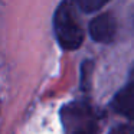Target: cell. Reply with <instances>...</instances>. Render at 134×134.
Returning a JSON list of instances; mask_svg holds the SVG:
<instances>
[{
    "label": "cell",
    "instance_id": "1",
    "mask_svg": "<svg viewBox=\"0 0 134 134\" xmlns=\"http://www.w3.org/2000/svg\"><path fill=\"white\" fill-rule=\"evenodd\" d=\"M53 27L58 42L64 49L74 51L81 46L84 30L76 16L75 0H62L53 18Z\"/></svg>",
    "mask_w": 134,
    "mask_h": 134
},
{
    "label": "cell",
    "instance_id": "2",
    "mask_svg": "<svg viewBox=\"0 0 134 134\" xmlns=\"http://www.w3.org/2000/svg\"><path fill=\"white\" fill-rule=\"evenodd\" d=\"M62 120L66 134H98L95 118L90 108L81 104H72L62 111Z\"/></svg>",
    "mask_w": 134,
    "mask_h": 134
},
{
    "label": "cell",
    "instance_id": "3",
    "mask_svg": "<svg viewBox=\"0 0 134 134\" xmlns=\"http://www.w3.org/2000/svg\"><path fill=\"white\" fill-rule=\"evenodd\" d=\"M117 23L113 15L102 13L92 19L90 23V35L95 42L99 43H110L115 36Z\"/></svg>",
    "mask_w": 134,
    "mask_h": 134
},
{
    "label": "cell",
    "instance_id": "4",
    "mask_svg": "<svg viewBox=\"0 0 134 134\" xmlns=\"http://www.w3.org/2000/svg\"><path fill=\"white\" fill-rule=\"evenodd\" d=\"M113 107L117 113L134 120V79H131L113 99Z\"/></svg>",
    "mask_w": 134,
    "mask_h": 134
},
{
    "label": "cell",
    "instance_id": "5",
    "mask_svg": "<svg viewBox=\"0 0 134 134\" xmlns=\"http://www.w3.org/2000/svg\"><path fill=\"white\" fill-rule=\"evenodd\" d=\"M76 2H78V6L82 12L91 13V12L99 10L102 6L107 4L110 0H76Z\"/></svg>",
    "mask_w": 134,
    "mask_h": 134
},
{
    "label": "cell",
    "instance_id": "6",
    "mask_svg": "<svg viewBox=\"0 0 134 134\" xmlns=\"http://www.w3.org/2000/svg\"><path fill=\"white\" fill-rule=\"evenodd\" d=\"M133 25H134V12H133Z\"/></svg>",
    "mask_w": 134,
    "mask_h": 134
}]
</instances>
